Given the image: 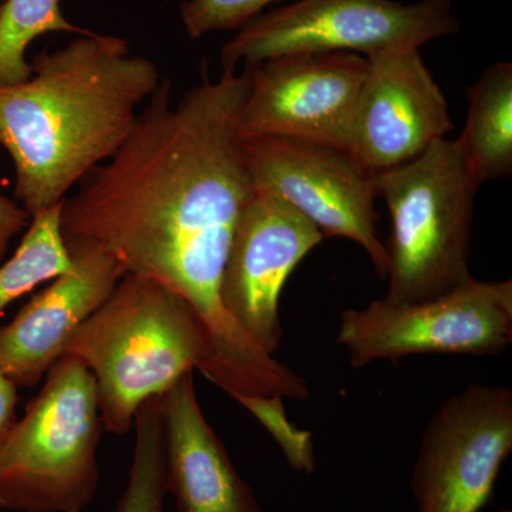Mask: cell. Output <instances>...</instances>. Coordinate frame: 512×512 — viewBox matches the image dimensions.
Here are the masks:
<instances>
[{
	"instance_id": "6da1fadb",
	"label": "cell",
	"mask_w": 512,
	"mask_h": 512,
	"mask_svg": "<svg viewBox=\"0 0 512 512\" xmlns=\"http://www.w3.org/2000/svg\"><path fill=\"white\" fill-rule=\"evenodd\" d=\"M248 69L222 70L177 103L161 82L116 154L62 202L66 242H89L183 296L211 336L202 375L227 393L262 389L274 356L232 322L221 282L235 227L255 190L242 156L238 119Z\"/></svg>"
},
{
	"instance_id": "7a4b0ae2",
	"label": "cell",
	"mask_w": 512,
	"mask_h": 512,
	"mask_svg": "<svg viewBox=\"0 0 512 512\" xmlns=\"http://www.w3.org/2000/svg\"><path fill=\"white\" fill-rule=\"evenodd\" d=\"M26 82L0 87V146L15 165V195L29 217L62 204L110 160L161 76L123 37L90 32L30 63Z\"/></svg>"
},
{
	"instance_id": "3957f363",
	"label": "cell",
	"mask_w": 512,
	"mask_h": 512,
	"mask_svg": "<svg viewBox=\"0 0 512 512\" xmlns=\"http://www.w3.org/2000/svg\"><path fill=\"white\" fill-rule=\"evenodd\" d=\"M64 356L92 372L101 423L123 436L148 399L163 396L188 372H204L211 336L183 296L153 279L124 275L74 333Z\"/></svg>"
},
{
	"instance_id": "277c9868",
	"label": "cell",
	"mask_w": 512,
	"mask_h": 512,
	"mask_svg": "<svg viewBox=\"0 0 512 512\" xmlns=\"http://www.w3.org/2000/svg\"><path fill=\"white\" fill-rule=\"evenodd\" d=\"M392 234L387 302L440 298L473 281L470 266L478 185L454 140L441 138L409 163L373 174Z\"/></svg>"
},
{
	"instance_id": "5b68a950",
	"label": "cell",
	"mask_w": 512,
	"mask_h": 512,
	"mask_svg": "<svg viewBox=\"0 0 512 512\" xmlns=\"http://www.w3.org/2000/svg\"><path fill=\"white\" fill-rule=\"evenodd\" d=\"M0 451V508L82 512L100 483L101 414L96 380L64 356L45 376Z\"/></svg>"
},
{
	"instance_id": "8992f818",
	"label": "cell",
	"mask_w": 512,
	"mask_h": 512,
	"mask_svg": "<svg viewBox=\"0 0 512 512\" xmlns=\"http://www.w3.org/2000/svg\"><path fill=\"white\" fill-rule=\"evenodd\" d=\"M454 0H295L249 20L221 50L224 70L288 55L420 47L454 35Z\"/></svg>"
},
{
	"instance_id": "52a82bcc",
	"label": "cell",
	"mask_w": 512,
	"mask_h": 512,
	"mask_svg": "<svg viewBox=\"0 0 512 512\" xmlns=\"http://www.w3.org/2000/svg\"><path fill=\"white\" fill-rule=\"evenodd\" d=\"M512 342V282L477 281L419 303L373 301L342 313L336 343L362 369L414 355L497 356Z\"/></svg>"
},
{
	"instance_id": "ba28073f",
	"label": "cell",
	"mask_w": 512,
	"mask_h": 512,
	"mask_svg": "<svg viewBox=\"0 0 512 512\" xmlns=\"http://www.w3.org/2000/svg\"><path fill=\"white\" fill-rule=\"evenodd\" d=\"M255 191L269 192L311 220L323 237L350 239L387 278L389 256L377 235L373 173L342 148L286 137L242 141Z\"/></svg>"
},
{
	"instance_id": "9c48e42d",
	"label": "cell",
	"mask_w": 512,
	"mask_h": 512,
	"mask_svg": "<svg viewBox=\"0 0 512 512\" xmlns=\"http://www.w3.org/2000/svg\"><path fill=\"white\" fill-rule=\"evenodd\" d=\"M512 451V390L470 384L424 430L413 467L417 512H481Z\"/></svg>"
},
{
	"instance_id": "30bf717a",
	"label": "cell",
	"mask_w": 512,
	"mask_h": 512,
	"mask_svg": "<svg viewBox=\"0 0 512 512\" xmlns=\"http://www.w3.org/2000/svg\"><path fill=\"white\" fill-rule=\"evenodd\" d=\"M239 140L286 137L348 151L350 121L367 72L357 53H305L247 66Z\"/></svg>"
},
{
	"instance_id": "8fae6325",
	"label": "cell",
	"mask_w": 512,
	"mask_h": 512,
	"mask_svg": "<svg viewBox=\"0 0 512 512\" xmlns=\"http://www.w3.org/2000/svg\"><path fill=\"white\" fill-rule=\"evenodd\" d=\"M322 232L292 205L255 191L239 215L221 282L232 322L274 356L284 336L279 301L289 276L323 241Z\"/></svg>"
},
{
	"instance_id": "7c38bea8",
	"label": "cell",
	"mask_w": 512,
	"mask_h": 512,
	"mask_svg": "<svg viewBox=\"0 0 512 512\" xmlns=\"http://www.w3.org/2000/svg\"><path fill=\"white\" fill-rule=\"evenodd\" d=\"M366 59L348 151L375 174L421 156L454 126L419 47H389Z\"/></svg>"
},
{
	"instance_id": "4fadbf2b",
	"label": "cell",
	"mask_w": 512,
	"mask_h": 512,
	"mask_svg": "<svg viewBox=\"0 0 512 512\" xmlns=\"http://www.w3.org/2000/svg\"><path fill=\"white\" fill-rule=\"evenodd\" d=\"M66 242V241H64ZM73 266L0 326V372L16 387L42 382L80 326L107 301L123 268L89 242H66Z\"/></svg>"
},
{
	"instance_id": "5bb4252c",
	"label": "cell",
	"mask_w": 512,
	"mask_h": 512,
	"mask_svg": "<svg viewBox=\"0 0 512 512\" xmlns=\"http://www.w3.org/2000/svg\"><path fill=\"white\" fill-rule=\"evenodd\" d=\"M165 474L177 512H261L254 491L205 419L188 372L161 396Z\"/></svg>"
},
{
	"instance_id": "9a60e30c",
	"label": "cell",
	"mask_w": 512,
	"mask_h": 512,
	"mask_svg": "<svg viewBox=\"0 0 512 512\" xmlns=\"http://www.w3.org/2000/svg\"><path fill=\"white\" fill-rule=\"evenodd\" d=\"M467 96L466 127L454 143L480 187L512 171V64L488 67Z\"/></svg>"
},
{
	"instance_id": "2e32d148",
	"label": "cell",
	"mask_w": 512,
	"mask_h": 512,
	"mask_svg": "<svg viewBox=\"0 0 512 512\" xmlns=\"http://www.w3.org/2000/svg\"><path fill=\"white\" fill-rule=\"evenodd\" d=\"M62 204L30 218L15 254L0 262V312L73 266L60 227Z\"/></svg>"
},
{
	"instance_id": "e0dca14e",
	"label": "cell",
	"mask_w": 512,
	"mask_h": 512,
	"mask_svg": "<svg viewBox=\"0 0 512 512\" xmlns=\"http://www.w3.org/2000/svg\"><path fill=\"white\" fill-rule=\"evenodd\" d=\"M47 33L87 35L64 18L60 0H5L0 5V87L26 82L32 67L26 56L37 37Z\"/></svg>"
},
{
	"instance_id": "ac0fdd59",
	"label": "cell",
	"mask_w": 512,
	"mask_h": 512,
	"mask_svg": "<svg viewBox=\"0 0 512 512\" xmlns=\"http://www.w3.org/2000/svg\"><path fill=\"white\" fill-rule=\"evenodd\" d=\"M134 427L136 441L130 476L116 512H164L168 490L161 396L143 403Z\"/></svg>"
},
{
	"instance_id": "d6986e66",
	"label": "cell",
	"mask_w": 512,
	"mask_h": 512,
	"mask_svg": "<svg viewBox=\"0 0 512 512\" xmlns=\"http://www.w3.org/2000/svg\"><path fill=\"white\" fill-rule=\"evenodd\" d=\"M284 399L285 397L276 394V396H239L234 400L244 406L271 434L293 470L312 474L316 467L312 434L298 429L288 419Z\"/></svg>"
},
{
	"instance_id": "ffe728a7",
	"label": "cell",
	"mask_w": 512,
	"mask_h": 512,
	"mask_svg": "<svg viewBox=\"0 0 512 512\" xmlns=\"http://www.w3.org/2000/svg\"><path fill=\"white\" fill-rule=\"evenodd\" d=\"M281 0H185L180 16L185 33L200 39L215 32L238 30Z\"/></svg>"
},
{
	"instance_id": "44dd1931",
	"label": "cell",
	"mask_w": 512,
	"mask_h": 512,
	"mask_svg": "<svg viewBox=\"0 0 512 512\" xmlns=\"http://www.w3.org/2000/svg\"><path fill=\"white\" fill-rule=\"evenodd\" d=\"M30 217L22 205L0 191V262L5 259L10 242L22 229L28 228Z\"/></svg>"
},
{
	"instance_id": "7402d4cb",
	"label": "cell",
	"mask_w": 512,
	"mask_h": 512,
	"mask_svg": "<svg viewBox=\"0 0 512 512\" xmlns=\"http://www.w3.org/2000/svg\"><path fill=\"white\" fill-rule=\"evenodd\" d=\"M16 403H18V387L0 372V451L10 429L15 424Z\"/></svg>"
},
{
	"instance_id": "603a6c76",
	"label": "cell",
	"mask_w": 512,
	"mask_h": 512,
	"mask_svg": "<svg viewBox=\"0 0 512 512\" xmlns=\"http://www.w3.org/2000/svg\"><path fill=\"white\" fill-rule=\"evenodd\" d=\"M498 512H512L510 508H503V510H500Z\"/></svg>"
},
{
	"instance_id": "cb8c5ba5",
	"label": "cell",
	"mask_w": 512,
	"mask_h": 512,
	"mask_svg": "<svg viewBox=\"0 0 512 512\" xmlns=\"http://www.w3.org/2000/svg\"><path fill=\"white\" fill-rule=\"evenodd\" d=\"M0 5H2V0H0Z\"/></svg>"
}]
</instances>
